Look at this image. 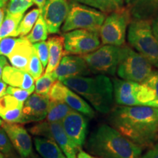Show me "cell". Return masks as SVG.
<instances>
[{"label":"cell","mask_w":158,"mask_h":158,"mask_svg":"<svg viewBox=\"0 0 158 158\" xmlns=\"http://www.w3.org/2000/svg\"><path fill=\"white\" fill-rule=\"evenodd\" d=\"M109 121L114 129L142 149L158 141V108L122 106L111 112Z\"/></svg>","instance_id":"obj_1"},{"label":"cell","mask_w":158,"mask_h":158,"mask_svg":"<svg viewBox=\"0 0 158 158\" xmlns=\"http://www.w3.org/2000/svg\"><path fill=\"white\" fill-rule=\"evenodd\" d=\"M86 149L98 158H139L142 149L113 127L102 124L91 133Z\"/></svg>","instance_id":"obj_2"},{"label":"cell","mask_w":158,"mask_h":158,"mask_svg":"<svg viewBox=\"0 0 158 158\" xmlns=\"http://www.w3.org/2000/svg\"><path fill=\"white\" fill-rule=\"evenodd\" d=\"M65 86L87 100L98 112L107 114L114 102V85L106 75L74 76L61 81Z\"/></svg>","instance_id":"obj_3"},{"label":"cell","mask_w":158,"mask_h":158,"mask_svg":"<svg viewBox=\"0 0 158 158\" xmlns=\"http://www.w3.org/2000/svg\"><path fill=\"white\" fill-rule=\"evenodd\" d=\"M130 45L158 68V41L152 29V20L133 19L127 31Z\"/></svg>","instance_id":"obj_4"},{"label":"cell","mask_w":158,"mask_h":158,"mask_svg":"<svg viewBox=\"0 0 158 158\" xmlns=\"http://www.w3.org/2000/svg\"><path fill=\"white\" fill-rule=\"evenodd\" d=\"M114 97L117 104L123 106H150L158 108L155 92L143 84L114 79Z\"/></svg>","instance_id":"obj_5"},{"label":"cell","mask_w":158,"mask_h":158,"mask_svg":"<svg viewBox=\"0 0 158 158\" xmlns=\"http://www.w3.org/2000/svg\"><path fill=\"white\" fill-rule=\"evenodd\" d=\"M152 65L147 59L127 45H122L116 68L117 76L125 81L143 84L153 72Z\"/></svg>","instance_id":"obj_6"},{"label":"cell","mask_w":158,"mask_h":158,"mask_svg":"<svg viewBox=\"0 0 158 158\" xmlns=\"http://www.w3.org/2000/svg\"><path fill=\"white\" fill-rule=\"evenodd\" d=\"M106 17L102 12L73 1L70 3V9L62 31L68 32L75 29H86L99 32Z\"/></svg>","instance_id":"obj_7"},{"label":"cell","mask_w":158,"mask_h":158,"mask_svg":"<svg viewBox=\"0 0 158 158\" xmlns=\"http://www.w3.org/2000/svg\"><path fill=\"white\" fill-rule=\"evenodd\" d=\"M129 10L123 7L106 17L99 31L103 45L122 46L125 42L127 26L131 22Z\"/></svg>","instance_id":"obj_8"},{"label":"cell","mask_w":158,"mask_h":158,"mask_svg":"<svg viewBox=\"0 0 158 158\" xmlns=\"http://www.w3.org/2000/svg\"><path fill=\"white\" fill-rule=\"evenodd\" d=\"M121 51L122 46L104 45L93 52L81 56L92 73L114 76Z\"/></svg>","instance_id":"obj_9"},{"label":"cell","mask_w":158,"mask_h":158,"mask_svg":"<svg viewBox=\"0 0 158 158\" xmlns=\"http://www.w3.org/2000/svg\"><path fill=\"white\" fill-rule=\"evenodd\" d=\"M29 130L35 136L50 138L54 141L68 158H77L79 150L65 133L61 122H40Z\"/></svg>","instance_id":"obj_10"},{"label":"cell","mask_w":158,"mask_h":158,"mask_svg":"<svg viewBox=\"0 0 158 158\" xmlns=\"http://www.w3.org/2000/svg\"><path fill=\"white\" fill-rule=\"evenodd\" d=\"M64 48L67 54L84 55L97 50L100 46L99 32L86 29H75L63 35Z\"/></svg>","instance_id":"obj_11"},{"label":"cell","mask_w":158,"mask_h":158,"mask_svg":"<svg viewBox=\"0 0 158 158\" xmlns=\"http://www.w3.org/2000/svg\"><path fill=\"white\" fill-rule=\"evenodd\" d=\"M51 100H59L87 117L94 116V110L80 95L69 89L60 81H56L48 94Z\"/></svg>","instance_id":"obj_12"},{"label":"cell","mask_w":158,"mask_h":158,"mask_svg":"<svg viewBox=\"0 0 158 158\" xmlns=\"http://www.w3.org/2000/svg\"><path fill=\"white\" fill-rule=\"evenodd\" d=\"M70 9L68 0H46L40 10V14L46 23L50 34L59 32Z\"/></svg>","instance_id":"obj_13"},{"label":"cell","mask_w":158,"mask_h":158,"mask_svg":"<svg viewBox=\"0 0 158 158\" xmlns=\"http://www.w3.org/2000/svg\"><path fill=\"white\" fill-rule=\"evenodd\" d=\"M65 133L78 150L86 141L88 132L87 118L84 114L76 110H72L61 122Z\"/></svg>","instance_id":"obj_14"},{"label":"cell","mask_w":158,"mask_h":158,"mask_svg":"<svg viewBox=\"0 0 158 158\" xmlns=\"http://www.w3.org/2000/svg\"><path fill=\"white\" fill-rule=\"evenodd\" d=\"M2 128L5 131L12 146L21 158H28L32 155L33 148L31 136L21 124L3 122Z\"/></svg>","instance_id":"obj_15"},{"label":"cell","mask_w":158,"mask_h":158,"mask_svg":"<svg viewBox=\"0 0 158 158\" xmlns=\"http://www.w3.org/2000/svg\"><path fill=\"white\" fill-rule=\"evenodd\" d=\"M50 99L48 96L32 94L23 102L20 124L38 122L46 117Z\"/></svg>","instance_id":"obj_16"},{"label":"cell","mask_w":158,"mask_h":158,"mask_svg":"<svg viewBox=\"0 0 158 158\" xmlns=\"http://www.w3.org/2000/svg\"><path fill=\"white\" fill-rule=\"evenodd\" d=\"M91 73L89 69L81 56L66 55L59 63L58 66L51 73L56 81L74 76H85Z\"/></svg>","instance_id":"obj_17"},{"label":"cell","mask_w":158,"mask_h":158,"mask_svg":"<svg viewBox=\"0 0 158 158\" xmlns=\"http://www.w3.org/2000/svg\"><path fill=\"white\" fill-rule=\"evenodd\" d=\"M32 44L26 37H20L14 48L7 56L10 64L15 68L27 72V68L31 53Z\"/></svg>","instance_id":"obj_18"},{"label":"cell","mask_w":158,"mask_h":158,"mask_svg":"<svg viewBox=\"0 0 158 158\" xmlns=\"http://www.w3.org/2000/svg\"><path fill=\"white\" fill-rule=\"evenodd\" d=\"M2 79L5 84L14 87L30 89L35 87V79L29 73L6 65L3 70Z\"/></svg>","instance_id":"obj_19"},{"label":"cell","mask_w":158,"mask_h":158,"mask_svg":"<svg viewBox=\"0 0 158 158\" xmlns=\"http://www.w3.org/2000/svg\"><path fill=\"white\" fill-rule=\"evenodd\" d=\"M134 19H150L158 12V0H124Z\"/></svg>","instance_id":"obj_20"},{"label":"cell","mask_w":158,"mask_h":158,"mask_svg":"<svg viewBox=\"0 0 158 158\" xmlns=\"http://www.w3.org/2000/svg\"><path fill=\"white\" fill-rule=\"evenodd\" d=\"M23 104L14 97L5 94L0 98V118L6 122L19 123Z\"/></svg>","instance_id":"obj_21"},{"label":"cell","mask_w":158,"mask_h":158,"mask_svg":"<svg viewBox=\"0 0 158 158\" xmlns=\"http://www.w3.org/2000/svg\"><path fill=\"white\" fill-rule=\"evenodd\" d=\"M47 43L48 45L49 56L45 73H51L58 66L64 54L63 51L64 38L61 36L51 37Z\"/></svg>","instance_id":"obj_22"},{"label":"cell","mask_w":158,"mask_h":158,"mask_svg":"<svg viewBox=\"0 0 158 158\" xmlns=\"http://www.w3.org/2000/svg\"><path fill=\"white\" fill-rule=\"evenodd\" d=\"M35 149L43 158H68L54 141L45 137L35 136Z\"/></svg>","instance_id":"obj_23"},{"label":"cell","mask_w":158,"mask_h":158,"mask_svg":"<svg viewBox=\"0 0 158 158\" xmlns=\"http://www.w3.org/2000/svg\"><path fill=\"white\" fill-rule=\"evenodd\" d=\"M23 17L22 13L11 14L7 13L2 23L0 25V40L8 37H18V28Z\"/></svg>","instance_id":"obj_24"},{"label":"cell","mask_w":158,"mask_h":158,"mask_svg":"<svg viewBox=\"0 0 158 158\" xmlns=\"http://www.w3.org/2000/svg\"><path fill=\"white\" fill-rule=\"evenodd\" d=\"M72 110L73 109L64 102L50 100L45 121L48 122H61L63 118Z\"/></svg>","instance_id":"obj_25"},{"label":"cell","mask_w":158,"mask_h":158,"mask_svg":"<svg viewBox=\"0 0 158 158\" xmlns=\"http://www.w3.org/2000/svg\"><path fill=\"white\" fill-rule=\"evenodd\" d=\"M84 4L102 13H112L124 7V0H73Z\"/></svg>","instance_id":"obj_26"},{"label":"cell","mask_w":158,"mask_h":158,"mask_svg":"<svg viewBox=\"0 0 158 158\" xmlns=\"http://www.w3.org/2000/svg\"><path fill=\"white\" fill-rule=\"evenodd\" d=\"M48 29H47L46 23L42 15L40 14L36 23H35L34 27L27 36V39L30 42L31 44L36 43L41 41H45L48 38Z\"/></svg>","instance_id":"obj_27"},{"label":"cell","mask_w":158,"mask_h":158,"mask_svg":"<svg viewBox=\"0 0 158 158\" xmlns=\"http://www.w3.org/2000/svg\"><path fill=\"white\" fill-rule=\"evenodd\" d=\"M40 14V10L35 8L27 13L22 18L18 28V35L20 37H25L30 32L31 29L36 23L39 15Z\"/></svg>","instance_id":"obj_28"},{"label":"cell","mask_w":158,"mask_h":158,"mask_svg":"<svg viewBox=\"0 0 158 158\" xmlns=\"http://www.w3.org/2000/svg\"><path fill=\"white\" fill-rule=\"evenodd\" d=\"M56 81L51 73H45L41 76L36 80L35 86V93L48 96L51 89Z\"/></svg>","instance_id":"obj_29"},{"label":"cell","mask_w":158,"mask_h":158,"mask_svg":"<svg viewBox=\"0 0 158 158\" xmlns=\"http://www.w3.org/2000/svg\"><path fill=\"white\" fill-rule=\"evenodd\" d=\"M34 4L33 0H9L7 4V13L24 14L26 11Z\"/></svg>","instance_id":"obj_30"},{"label":"cell","mask_w":158,"mask_h":158,"mask_svg":"<svg viewBox=\"0 0 158 158\" xmlns=\"http://www.w3.org/2000/svg\"><path fill=\"white\" fill-rule=\"evenodd\" d=\"M33 46V45H32ZM43 67L38 56H37L36 51L33 47L32 53H31L30 59H29L28 68H27V73L32 76L35 80L38 79L42 76L43 73Z\"/></svg>","instance_id":"obj_31"},{"label":"cell","mask_w":158,"mask_h":158,"mask_svg":"<svg viewBox=\"0 0 158 158\" xmlns=\"http://www.w3.org/2000/svg\"><path fill=\"white\" fill-rule=\"evenodd\" d=\"M34 91L35 87L31 88L30 89H23L21 88L9 86L7 87L6 94H10V95L14 97L19 102L23 103L26 101V100L32 94Z\"/></svg>","instance_id":"obj_32"},{"label":"cell","mask_w":158,"mask_h":158,"mask_svg":"<svg viewBox=\"0 0 158 158\" xmlns=\"http://www.w3.org/2000/svg\"><path fill=\"white\" fill-rule=\"evenodd\" d=\"M32 45L36 51L37 56H38L40 60L42 63L43 67L45 68L48 64L49 56L48 43L45 41H41V42L33 43Z\"/></svg>","instance_id":"obj_33"},{"label":"cell","mask_w":158,"mask_h":158,"mask_svg":"<svg viewBox=\"0 0 158 158\" xmlns=\"http://www.w3.org/2000/svg\"><path fill=\"white\" fill-rule=\"evenodd\" d=\"M18 39L13 37H8L0 40V56H8L16 44Z\"/></svg>","instance_id":"obj_34"},{"label":"cell","mask_w":158,"mask_h":158,"mask_svg":"<svg viewBox=\"0 0 158 158\" xmlns=\"http://www.w3.org/2000/svg\"><path fill=\"white\" fill-rule=\"evenodd\" d=\"M13 150V146L8 136L3 128L0 129V152L5 155H10Z\"/></svg>","instance_id":"obj_35"},{"label":"cell","mask_w":158,"mask_h":158,"mask_svg":"<svg viewBox=\"0 0 158 158\" xmlns=\"http://www.w3.org/2000/svg\"><path fill=\"white\" fill-rule=\"evenodd\" d=\"M143 84L151 88L155 92L156 95L158 98V70H154L152 73L150 75L149 78L143 82Z\"/></svg>","instance_id":"obj_36"},{"label":"cell","mask_w":158,"mask_h":158,"mask_svg":"<svg viewBox=\"0 0 158 158\" xmlns=\"http://www.w3.org/2000/svg\"><path fill=\"white\" fill-rule=\"evenodd\" d=\"M139 158H158V142L150 147L147 152L141 155Z\"/></svg>","instance_id":"obj_37"},{"label":"cell","mask_w":158,"mask_h":158,"mask_svg":"<svg viewBox=\"0 0 158 158\" xmlns=\"http://www.w3.org/2000/svg\"><path fill=\"white\" fill-rule=\"evenodd\" d=\"M152 29L154 35L158 41V16L152 21Z\"/></svg>","instance_id":"obj_38"},{"label":"cell","mask_w":158,"mask_h":158,"mask_svg":"<svg viewBox=\"0 0 158 158\" xmlns=\"http://www.w3.org/2000/svg\"><path fill=\"white\" fill-rule=\"evenodd\" d=\"M6 65H7V61L6 57L4 56H0V81H1L2 76L3 70Z\"/></svg>","instance_id":"obj_39"},{"label":"cell","mask_w":158,"mask_h":158,"mask_svg":"<svg viewBox=\"0 0 158 158\" xmlns=\"http://www.w3.org/2000/svg\"><path fill=\"white\" fill-rule=\"evenodd\" d=\"M77 158H98L94 156L90 155L86 152H84V150L80 149L77 153Z\"/></svg>","instance_id":"obj_40"},{"label":"cell","mask_w":158,"mask_h":158,"mask_svg":"<svg viewBox=\"0 0 158 158\" xmlns=\"http://www.w3.org/2000/svg\"><path fill=\"white\" fill-rule=\"evenodd\" d=\"M7 84H5L3 81H0V98H2L6 94V90H7Z\"/></svg>","instance_id":"obj_41"},{"label":"cell","mask_w":158,"mask_h":158,"mask_svg":"<svg viewBox=\"0 0 158 158\" xmlns=\"http://www.w3.org/2000/svg\"><path fill=\"white\" fill-rule=\"evenodd\" d=\"M45 1H46V0H33L34 4H35V5L38 7V8L40 10H41V8L43 7V6L44 5Z\"/></svg>","instance_id":"obj_42"},{"label":"cell","mask_w":158,"mask_h":158,"mask_svg":"<svg viewBox=\"0 0 158 158\" xmlns=\"http://www.w3.org/2000/svg\"><path fill=\"white\" fill-rule=\"evenodd\" d=\"M4 19H5V12L2 8H0V25L2 23Z\"/></svg>","instance_id":"obj_43"},{"label":"cell","mask_w":158,"mask_h":158,"mask_svg":"<svg viewBox=\"0 0 158 158\" xmlns=\"http://www.w3.org/2000/svg\"><path fill=\"white\" fill-rule=\"evenodd\" d=\"M9 0H0V8H5Z\"/></svg>","instance_id":"obj_44"},{"label":"cell","mask_w":158,"mask_h":158,"mask_svg":"<svg viewBox=\"0 0 158 158\" xmlns=\"http://www.w3.org/2000/svg\"><path fill=\"white\" fill-rule=\"evenodd\" d=\"M0 158H6L5 156V154L1 152H0Z\"/></svg>","instance_id":"obj_45"},{"label":"cell","mask_w":158,"mask_h":158,"mask_svg":"<svg viewBox=\"0 0 158 158\" xmlns=\"http://www.w3.org/2000/svg\"><path fill=\"white\" fill-rule=\"evenodd\" d=\"M2 123H3V121L0 118V127H1L2 125Z\"/></svg>","instance_id":"obj_46"},{"label":"cell","mask_w":158,"mask_h":158,"mask_svg":"<svg viewBox=\"0 0 158 158\" xmlns=\"http://www.w3.org/2000/svg\"><path fill=\"white\" fill-rule=\"evenodd\" d=\"M9 158H17V157H9Z\"/></svg>","instance_id":"obj_47"}]
</instances>
